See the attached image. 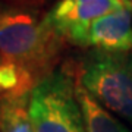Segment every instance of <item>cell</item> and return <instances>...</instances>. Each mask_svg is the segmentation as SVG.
<instances>
[{
  "label": "cell",
  "mask_w": 132,
  "mask_h": 132,
  "mask_svg": "<svg viewBox=\"0 0 132 132\" xmlns=\"http://www.w3.org/2000/svg\"><path fill=\"white\" fill-rule=\"evenodd\" d=\"M84 47L109 53L132 50V6L95 19L88 27Z\"/></svg>",
  "instance_id": "obj_5"
},
{
  "label": "cell",
  "mask_w": 132,
  "mask_h": 132,
  "mask_svg": "<svg viewBox=\"0 0 132 132\" xmlns=\"http://www.w3.org/2000/svg\"><path fill=\"white\" fill-rule=\"evenodd\" d=\"M132 6V0H59L44 19L63 40L84 47V40L95 19Z\"/></svg>",
  "instance_id": "obj_4"
},
{
  "label": "cell",
  "mask_w": 132,
  "mask_h": 132,
  "mask_svg": "<svg viewBox=\"0 0 132 132\" xmlns=\"http://www.w3.org/2000/svg\"><path fill=\"white\" fill-rule=\"evenodd\" d=\"M62 44L44 18L22 9L0 12V59L25 71L37 84L54 72Z\"/></svg>",
  "instance_id": "obj_1"
},
{
  "label": "cell",
  "mask_w": 132,
  "mask_h": 132,
  "mask_svg": "<svg viewBox=\"0 0 132 132\" xmlns=\"http://www.w3.org/2000/svg\"><path fill=\"white\" fill-rule=\"evenodd\" d=\"M29 118L34 132H85L75 94V76L56 71L29 93Z\"/></svg>",
  "instance_id": "obj_3"
},
{
  "label": "cell",
  "mask_w": 132,
  "mask_h": 132,
  "mask_svg": "<svg viewBox=\"0 0 132 132\" xmlns=\"http://www.w3.org/2000/svg\"><path fill=\"white\" fill-rule=\"evenodd\" d=\"M75 94L79 103L85 132H131L107 109L75 81Z\"/></svg>",
  "instance_id": "obj_6"
},
{
  "label": "cell",
  "mask_w": 132,
  "mask_h": 132,
  "mask_svg": "<svg viewBox=\"0 0 132 132\" xmlns=\"http://www.w3.org/2000/svg\"><path fill=\"white\" fill-rule=\"evenodd\" d=\"M28 103L29 94L0 98V132H34Z\"/></svg>",
  "instance_id": "obj_7"
},
{
  "label": "cell",
  "mask_w": 132,
  "mask_h": 132,
  "mask_svg": "<svg viewBox=\"0 0 132 132\" xmlns=\"http://www.w3.org/2000/svg\"><path fill=\"white\" fill-rule=\"evenodd\" d=\"M0 62H2V59H0Z\"/></svg>",
  "instance_id": "obj_8"
},
{
  "label": "cell",
  "mask_w": 132,
  "mask_h": 132,
  "mask_svg": "<svg viewBox=\"0 0 132 132\" xmlns=\"http://www.w3.org/2000/svg\"><path fill=\"white\" fill-rule=\"evenodd\" d=\"M75 81L109 112L132 123V53L94 50L81 57Z\"/></svg>",
  "instance_id": "obj_2"
}]
</instances>
